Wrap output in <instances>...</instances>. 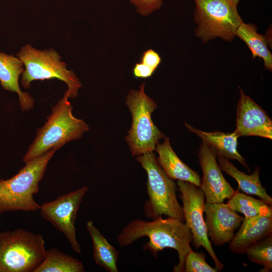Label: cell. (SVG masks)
<instances>
[{"mask_svg": "<svg viewBox=\"0 0 272 272\" xmlns=\"http://www.w3.org/2000/svg\"><path fill=\"white\" fill-rule=\"evenodd\" d=\"M241 224L230 242L229 249L234 253H244L248 246L272 233V215H260Z\"/></svg>", "mask_w": 272, "mask_h": 272, "instance_id": "14", "label": "cell"}, {"mask_svg": "<svg viewBox=\"0 0 272 272\" xmlns=\"http://www.w3.org/2000/svg\"><path fill=\"white\" fill-rule=\"evenodd\" d=\"M84 266L77 258L56 248L47 250L46 255L34 272H84Z\"/></svg>", "mask_w": 272, "mask_h": 272, "instance_id": "21", "label": "cell"}, {"mask_svg": "<svg viewBox=\"0 0 272 272\" xmlns=\"http://www.w3.org/2000/svg\"><path fill=\"white\" fill-rule=\"evenodd\" d=\"M161 61V58L159 54L152 49L145 51L141 58V62L155 71L160 64Z\"/></svg>", "mask_w": 272, "mask_h": 272, "instance_id": "26", "label": "cell"}, {"mask_svg": "<svg viewBox=\"0 0 272 272\" xmlns=\"http://www.w3.org/2000/svg\"><path fill=\"white\" fill-rule=\"evenodd\" d=\"M236 129L239 137L256 136L272 139V120L268 114L240 88Z\"/></svg>", "mask_w": 272, "mask_h": 272, "instance_id": "13", "label": "cell"}, {"mask_svg": "<svg viewBox=\"0 0 272 272\" xmlns=\"http://www.w3.org/2000/svg\"><path fill=\"white\" fill-rule=\"evenodd\" d=\"M204 213L208 237L219 246L230 242L244 220V217L223 202H206Z\"/></svg>", "mask_w": 272, "mask_h": 272, "instance_id": "12", "label": "cell"}, {"mask_svg": "<svg viewBox=\"0 0 272 272\" xmlns=\"http://www.w3.org/2000/svg\"><path fill=\"white\" fill-rule=\"evenodd\" d=\"M177 185L180 192L185 224L189 229L195 248L203 247L213 260L216 268L222 270L223 264L219 260L208 235L203 217L205 195L199 186L193 183L177 180Z\"/></svg>", "mask_w": 272, "mask_h": 272, "instance_id": "9", "label": "cell"}, {"mask_svg": "<svg viewBox=\"0 0 272 272\" xmlns=\"http://www.w3.org/2000/svg\"><path fill=\"white\" fill-rule=\"evenodd\" d=\"M136 160L147 174L149 200L145 205L147 216L154 219L164 215L184 222L182 208L176 194V184L165 173L153 152L137 156Z\"/></svg>", "mask_w": 272, "mask_h": 272, "instance_id": "5", "label": "cell"}, {"mask_svg": "<svg viewBox=\"0 0 272 272\" xmlns=\"http://www.w3.org/2000/svg\"><path fill=\"white\" fill-rule=\"evenodd\" d=\"M185 125L189 131L197 134L202 141L212 146L216 150L217 155L228 159H235L249 170L245 159L237 150L239 137L235 131L232 133L218 131L205 132L196 129L186 123H185Z\"/></svg>", "mask_w": 272, "mask_h": 272, "instance_id": "17", "label": "cell"}, {"mask_svg": "<svg viewBox=\"0 0 272 272\" xmlns=\"http://www.w3.org/2000/svg\"><path fill=\"white\" fill-rule=\"evenodd\" d=\"M144 237H148L149 241L144 245V250H149L155 257L166 248L176 250L178 262L173 270L183 271L185 257L192 250V241L191 233L184 222L174 218L163 219L162 216L152 221L134 219L122 229L116 241L120 246L125 247Z\"/></svg>", "mask_w": 272, "mask_h": 272, "instance_id": "1", "label": "cell"}, {"mask_svg": "<svg viewBox=\"0 0 272 272\" xmlns=\"http://www.w3.org/2000/svg\"><path fill=\"white\" fill-rule=\"evenodd\" d=\"M217 160L221 170L237 182L239 189L245 193L256 195L268 205H272V198L268 194L260 180L259 167H256L251 174H246L239 170L224 157L217 155Z\"/></svg>", "mask_w": 272, "mask_h": 272, "instance_id": "18", "label": "cell"}, {"mask_svg": "<svg viewBox=\"0 0 272 272\" xmlns=\"http://www.w3.org/2000/svg\"><path fill=\"white\" fill-rule=\"evenodd\" d=\"M86 229L92 239L95 262L106 271L117 272L119 251L107 241L92 221L87 222Z\"/></svg>", "mask_w": 272, "mask_h": 272, "instance_id": "19", "label": "cell"}, {"mask_svg": "<svg viewBox=\"0 0 272 272\" xmlns=\"http://www.w3.org/2000/svg\"><path fill=\"white\" fill-rule=\"evenodd\" d=\"M88 191V188L83 186L43 203L39 210L42 218L64 234L78 254H81L82 250L77 240L75 223L82 200Z\"/></svg>", "mask_w": 272, "mask_h": 272, "instance_id": "10", "label": "cell"}, {"mask_svg": "<svg viewBox=\"0 0 272 272\" xmlns=\"http://www.w3.org/2000/svg\"><path fill=\"white\" fill-rule=\"evenodd\" d=\"M227 203L232 210L244 215L243 221L260 215H272L271 205L238 191H235Z\"/></svg>", "mask_w": 272, "mask_h": 272, "instance_id": "22", "label": "cell"}, {"mask_svg": "<svg viewBox=\"0 0 272 272\" xmlns=\"http://www.w3.org/2000/svg\"><path fill=\"white\" fill-rule=\"evenodd\" d=\"M155 70L142 62L137 63L133 69V74L137 78H148L151 77Z\"/></svg>", "mask_w": 272, "mask_h": 272, "instance_id": "27", "label": "cell"}, {"mask_svg": "<svg viewBox=\"0 0 272 272\" xmlns=\"http://www.w3.org/2000/svg\"><path fill=\"white\" fill-rule=\"evenodd\" d=\"M58 150L52 149L28 161L11 178L0 179V215L14 211L36 212L40 205L34 195L39 190V183L47 165Z\"/></svg>", "mask_w": 272, "mask_h": 272, "instance_id": "2", "label": "cell"}, {"mask_svg": "<svg viewBox=\"0 0 272 272\" xmlns=\"http://www.w3.org/2000/svg\"><path fill=\"white\" fill-rule=\"evenodd\" d=\"M145 87L144 83L139 90L130 91L125 102L132 117L125 140L133 156L153 152L159 140L165 138L152 120L151 115L157 105L146 94Z\"/></svg>", "mask_w": 272, "mask_h": 272, "instance_id": "7", "label": "cell"}, {"mask_svg": "<svg viewBox=\"0 0 272 272\" xmlns=\"http://www.w3.org/2000/svg\"><path fill=\"white\" fill-rule=\"evenodd\" d=\"M195 35L203 42L216 38L228 41L243 22L232 0H194Z\"/></svg>", "mask_w": 272, "mask_h": 272, "instance_id": "8", "label": "cell"}, {"mask_svg": "<svg viewBox=\"0 0 272 272\" xmlns=\"http://www.w3.org/2000/svg\"><path fill=\"white\" fill-rule=\"evenodd\" d=\"M234 3L236 5H238V3H239V2L240 0H232Z\"/></svg>", "mask_w": 272, "mask_h": 272, "instance_id": "28", "label": "cell"}, {"mask_svg": "<svg viewBox=\"0 0 272 272\" xmlns=\"http://www.w3.org/2000/svg\"><path fill=\"white\" fill-rule=\"evenodd\" d=\"M17 56L23 62L25 70L21 82L24 88L29 89L33 81L57 79L67 86L64 93L69 98H76L82 84L73 71L66 69L61 61L59 54L54 49L40 50L30 45L22 47Z\"/></svg>", "mask_w": 272, "mask_h": 272, "instance_id": "6", "label": "cell"}, {"mask_svg": "<svg viewBox=\"0 0 272 272\" xmlns=\"http://www.w3.org/2000/svg\"><path fill=\"white\" fill-rule=\"evenodd\" d=\"M25 70L22 61L13 55L0 52V83L2 87L18 95L21 109L27 111L34 104L33 97L20 89L19 79Z\"/></svg>", "mask_w": 272, "mask_h": 272, "instance_id": "15", "label": "cell"}, {"mask_svg": "<svg viewBox=\"0 0 272 272\" xmlns=\"http://www.w3.org/2000/svg\"><path fill=\"white\" fill-rule=\"evenodd\" d=\"M244 253L250 261L263 266L260 271H271L272 234L248 246Z\"/></svg>", "mask_w": 272, "mask_h": 272, "instance_id": "23", "label": "cell"}, {"mask_svg": "<svg viewBox=\"0 0 272 272\" xmlns=\"http://www.w3.org/2000/svg\"><path fill=\"white\" fill-rule=\"evenodd\" d=\"M198 156L203 173L199 187L205 193L206 202H222L229 199L235 191L222 173L217 162L216 150L202 141Z\"/></svg>", "mask_w": 272, "mask_h": 272, "instance_id": "11", "label": "cell"}, {"mask_svg": "<svg viewBox=\"0 0 272 272\" xmlns=\"http://www.w3.org/2000/svg\"><path fill=\"white\" fill-rule=\"evenodd\" d=\"M206 255L191 250L186 255L184 262V272H217L206 261Z\"/></svg>", "mask_w": 272, "mask_h": 272, "instance_id": "24", "label": "cell"}, {"mask_svg": "<svg viewBox=\"0 0 272 272\" xmlns=\"http://www.w3.org/2000/svg\"><path fill=\"white\" fill-rule=\"evenodd\" d=\"M136 8L139 14L147 16L159 10L163 4L162 0H129Z\"/></svg>", "mask_w": 272, "mask_h": 272, "instance_id": "25", "label": "cell"}, {"mask_svg": "<svg viewBox=\"0 0 272 272\" xmlns=\"http://www.w3.org/2000/svg\"><path fill=\"white\" fill-rule=\"evenodd\" d=\"M158 143L155 150L158 154V161L169 177L172 179L188 182L199 186L200 177L197 172L180 159L173 150L169 138Z\"/></svg>", "mask_w": 272, "mask_h": 272, "instance_id": "16", "label": "cell"}, {"mask_svg": "<svg viewBox=\"0 0 272 272\" xmlns=\"http://www.w3.org/2000/svg\"><path fill=\"white\" fill-rule=\"evenodd\" d=\"M68 99L64 94L52 107L43 126L38 129L23 158L25 163L49 150H58L69 142L80 139L89 130L86 122L73 115V107Z\"/></svg>", "mask_w": 272, "mask_h": 272, "instance_id": "3", "label": "cell"}, {"mask_svg": "<svg viewBox=\"0 0 272 272\" xmlns=\"http://www.w3.org/2000/svg\"><path fill=\"white\" fill-rule=\"evenodd\" d=\"M236 36L246 43L253 58L258 57L262 59L265 69L271 71L272 55L268 48L267 38L257 32L255 26L242 22L236 31Z\"/></svg>", "mask_w": 272, "mask_h": 272, "instance_id": "20", "label": "cell"}, {"mask_svg": "<svg viewBox=\"0 0 272 272\" xmlns=\"http://www.w3.org/2000/svg\"><path fill=\"white\" fill-rule=\"evenodd\" d=\"M46 252L40 234L21 228L0 232V272H34Z\"/></svg>", "mask_w": 272, "mask_h": 272, "instance_id": "4", "label": "cell"}]
</instances>
